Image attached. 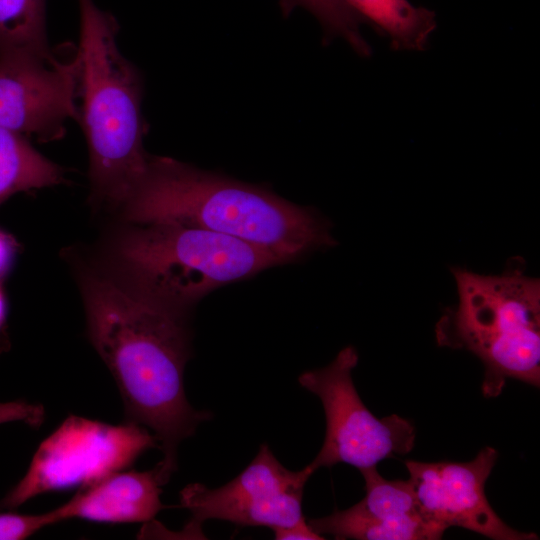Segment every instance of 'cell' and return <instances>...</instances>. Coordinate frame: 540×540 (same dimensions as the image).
<instances>
[{
    "instance_id": "9a60e30c",
    "label": "cell",
    "mask_w": 540,
    "mask_h": 540,
    "mask_svg": "<svg viewBox=\"0 0 540 540\" xmlns=\"http://www.w3.org/2000/svg\"><path fill=\"white\" fill-rule=\"evenodd\" d=\"M51 50L46 0H0V55Z\"/></svg>"
},
{
    "instance_id": "7c38bea8",
    "label": "cell",
    "mask_w": 540,
    "mask_h": 540,
    "mask_svg": "<svg viewBox=\"0 0 540 540\" xmlns=\"http://www.w3.org/2000/svg\"><path fill=\"white\" fill-rule=\"evenodd\" d=\"M163 483L154 467L149 471H119L83 488L49 511L52 524L70 519L100 523L148 522L165 508Z\"/></svg>"
},
{
    "instance_id": "52a82bcc",
    "label": "cell",
    "mask_w": 540,
    "mask_h": 540,
    "mask_svg": "<svg viewBox=\"0 0 540 540\" xmlns=\"http://www.w3.org/2000/svg\"><path fill=\"white\" fill-rule=\"evenodd\" d=\"M358 360L356 349L346 346L327 366L298 377L301 387L319 397L326 419L323 445L307 465L313 473L339 463L361 471L414 447L410 421L396 414L378 418L363 403L352 378Z\"/></svg>"
},
{
    "instance_id": "e0dca14e",
    "label": "cell",
    "mask_w": 540,
    "mask_h": 540,
    "mask_svg": "<svg viewBox=\"0 0 540 540\" xmlns=\"http://www.w3.org/2000/svg\"><path fill=\"white\" fill-rule=\"evenodd\" d=\"M52 524L49 512L39 515L0 513V540H22Z\"/></svg>"
},
{
    "instance_id": "8992f818",
    "label": "cell",
    "mask_w": 540,
    "mask_h": 540,
    "mask_svg": "<svg viewBox=\"0 0 540 540\" xmlns=\"http://www.w3.org/2000/svg\"><path fill=\"white\" fill-rule=\"evenodd\" d=\"M152 448H159L158 442L141 425L70 415L41 442L26 474L0 500V509L17 508L44 493L91 486Z\"/></svg>"
},
{
    "instance_id": "d6986e66",
    "label": "cell",
    "mask_w": 540,
    "mask_h": 540,
    "mask_svg": "<svg viewBox=\"0 0 540 540\" xmlns=\"http://www.w3.org/2000/svg\"><path fill=\"white\" fill-rule=\"evenodd\" d=\"M19 243L13 235L0 228V281L11 272L19 253Z\"/></svg>"
},
{
    "instance_id": "8fae6325",
    "label": "cell",
    "mask_w": 540,
    "mask_h": 540,
    "mask_svg": "<svg viewBox=\"0 0 540 540\" xmlns=\"http://www.w3.org/2000/svg\"><path fill=\"white\" fill-rule=\"evenodd\" d=\"M364 498L352 507L311 519L319 535L358 540H435L443 533L422 514L408 480H388L376 467L360 471Z\"/></svg>"
},
{
    "instance_id": "ffe728a7",
    "label": "cell",
    "mask_w": 540,
    "mask_h": 540,
    "mask_svg": "<svg viewBox=\"0 0 540 540\" xmlns=\"http://www.w3.org/2000/svg\"><path fill=\"white\" fill-rule=\"evenodd\" d=\"M274 538L277 540H320L324 539L317 534L306 522V519L294 525L274 529Z\"/></svg>"
},
{
    "instance_id": "44dd1931",
    "label": "cell",
    "mask_w": 540,
    "mask_h": 540,
    "mask_svg": "<svg viewBox=\"0 0 540 540\" xmlns=\"http://www.w3.org/2000/svg\"><path fill=\"white\" fill-rule=\"evenodd\" d=\"M7 315H8V303L7 298L0 281V353L3 352L5 345H7Z\"/></svg>"
},
{
    "instance_id": "6da1fadb",
    "label": "cell",
    "mask_w": 540,
    "mask_h": 540,
    "mask_svg": "<svg viewBox=\"0 0 540 540\" xmlns=\"http://www.w3.org/2000/svg\"><path fill=\"white\" fill-rule=\"evenodd\" d=\"M82 293L89 339L116 382L126 422L155 436L163 454L155 468L165 485L177 469L180 443L213 417L185 394L188 311L95 275L83 277Z\"/></svg>"
},
{
    "instance_id": "ba28073f",
    "label": "cell",
    "mask_w": 540,
    "mask_h": 540,
    "mask_svg": "<svg viewBox=\"0 0 540 540\" xmlns=\"http://www.w3.org/2000/svg\"><path fill=\"white\" fill-rule=\"evenodd\" d=\"M312 474L308 466L299 471L285 468L264 443L251 463L225 485L210 489L192 483L180 491V505L191 513L185 531L196 534L211 519L272 530L303 521V491Z\"/></svg>"
},
{
    "instance_id": "5bb4252c",
    "label": "cell",
    "mask_w": 540,
    "mask_h": 540,
    "mask_svg": "<svg viewBox=\"0 0 540 540\" xmlns=\"http://www.w3.org/2000/svg\"><path fill=\"white\" fill-rule=\"evenodd\" d=\"M64 180L63 169L38 152L28 137L0 127V205L16 193Z\"/></svg>"
},
{
    "instance_id": "2e32d148",
    "label": "cell",
    "mask_w": 540,
    "mask_h": 540,
    "mask_svg": "<svg viewBox=\"0 0 540 540\" xmlns=\"http://www.w3.org/2000/svg\"><path fill=\"white\" fill-rule=\"evenodd\" d=\"M279 3L284 15L303 8L318 20L327 37L344 39L361 56L370 54V46L360 30L362 22L344 0H279Z\"/></svg>"
},
{
    "instance_id": "ac0fdd59",
    "label": "cell",
    "mask_w": 540,
    "mask_h": 540,
    "mask_svg": "<svg viewBox=\"0 0 540 540\" xmlns=\"http://www.w3.org/2000/svg\"><path fill=\"white\" fill-rule=\"evenodd\" d=\"M45 419V409L41 404L26 401L0 403V424L21 421L38 428Z\"/></svg>"
},
{
    "instance_id": "9c48e42d",
    "label": "cell",
    "mask_w": 540,
    "mask_h": 540,
    "mask_svg": "<svg viewBox=\"0 0 540 540\" xmlns=\"http://www.w3.org/2000/svg\"><path fill=\"white\" fill-rule=\"evenodd\" d=\"M63 52L0 55V127L49 142L79 121L77 47Z\"/></svg>"
},
{
    "instance_id": "277c9868",
    "label": "cell",
    "mask_w": 540,
    "mask_h": 540,
    "mask_svg": "<svg viewBox=\"0 0 540 540\" xmlns=\"http://www.w3.org/2000/svg\"><path fill=\"white\" fill-rule=\"evenodd\" d=\"M457 303L435 326L439 346L463 349L484 366L482 393L501 394L507 379L540 385V279L520 262L501 274L454 266Z\"/></svg>"
},
{
    "instance_id": "7a4b0ae2",
    "label": "cell",
    "mask_w": 540,
    "mask_h": 540,
    "mask_svg": "<svg viewBox=\"0 0 540 540\" xmlns=\"http://www.w3.org/2000/svg\"><path fill=\"white\" fill-rule=\"evenodd\" d=\"M133 224L176 223L248 243L289 263L335 240L328 223L262 187L150 156L121 207Z\"/></svg>"
},
{
    "instance_id": "4fadbf2b",
    "label": "cell",
    "mask_w": 540,
    "mask_h": 540,
    "mask_svg": "<svg viewBox=\"0 0 540 540\" xmlns=\"http://www.w3.org/2000/svg\"><path fill=\"white\" fill-rule=\"evenodd\" d=\"M361 22L386 37L394 50L423 51L436 29L435 13L409 0H344Z\"/></svg>"
},
{
    "instance_id": "5b68a950",
    "label": "cell",
    "mask_w": 540,
    "mask_h": 540,
    "mask_svg": "<svg viewBox=\"0 0 540 540\" xmlns=\"http://www.w3.org/2000/svg\"><path fill=\"white\" fill-rule=\"evenodd\" d=\"M116 242L126 286L189 311L210 292L284 264L248 243L176 223L134 224Z\"/></svg>"
},
{
    "instance_id": "3957f363",
    "label": "cell",
    "mask_w": 540,
    "mask_h": 540,
    "mask_svg": "<svg viewBox=\"0 0 540 540\" xmlns=\"http://www.w3.org/2000/svg\"><path fill=\"white\" fill-rule=\"evenodd\" d=\"M79 121L89 151L91 199L122 207L144 175L143 81L117 45L116 19L94 0H78Z\"/></svg>"
},
{
    "instance_id": "30bf717a",
    "label": "cell",
    "mask_w": 540,
    "mask_h": 540,
    "mask_svg": "<svg viewBox=\"0 0 540 540\" xmlns=\"http://www.w3.org/2000/svg\"><path fill=\"white\" fill-rule=\"evenodd\" d=\"M497 458L496 449L484 447L468 462L405 461L408 481L424 517L442 533L456 526L495 540L537 539L534 533L508 526L485 495Z\"/></svg>"
}]
</instances>
